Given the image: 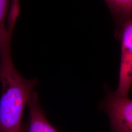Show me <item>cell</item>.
I'll return each instance as SVG.
<instances>
[{
    "label": "cell",
    "instance_id": "277c9868",
    "mask_svg": "<svg viewBox=\"0 0 132 132\" xmlns=\"http://www.w3.org/2000/svg\"><path fill=\"white\" fill-rule=\"evenodd\" d=\"M29 110V132H58L48 121L41 108L38 93L33 92L28 101Z\"/></svg>",
    "mask_w": 132,
    "mask_h": 132
},
{
    "label": "cell",
    "instance_id": "6da1fadb",
    "mask_svg": "<svg viewBox=\"0 0 132 132\" xmlns=\"http://www.w3.org/2000/svg\"><path fill=\"white\" fill-rule=\"evenodd\" d=\"M12 34L0 41V132H22L24 109L38 85L37 79H26L14 66L11 54Z\"/></svg>",
    "mask_w": 132,
    "mask_h": 132
},
{
    "label": "cell",
    "instance_id": "3957f363",
    "mask_svg": "<svg viewBox=\"0 0 132 132\" xmlns=\"http://www.w3.org/2000/svg\"><path fill=\"white\" fill-rule=\"evenodd\" d=\"M116 36L121 42V57L118 86L115 92L128 97L132 84V18L118 28Z\"/></svg>",
    "mask_w": 132,
    "mask_h": 132
},
{
    "label": "cell",
    "instance_id": "8992f818",
    "mask_svg": "<svg viewBox=\"0 0 132 132\" xmlns=\"http://www.w3.org/2000/svg\"><path fill=\"white\" fill-rule=\"evenodd\" d=\"M12 1L0 0V41L9 33V28L5 26V20L9 14Z\"/></svg>",
    "mask_w": 132,
    "mask_h": 132
},
{
    "label": "cell",
    "instance_id": "5b68a950",
    "mask_svg": "<svg viewBox=\"0 0 132 132\" xmlns=\"http://www.w3.org/2000/svg\"><path fill=\"white\" fill-rule=\"evenodd\" d=\"M119 28L132 18V0H104Z\"/></svg>",
    "mask_w": 132,
    "mask_h": 132
},
{
    "label": "cell",
    "instance_id": "7a4b0ae2",
    "mask_svg": "<svg viewBox=\"0 0 132 132\" xmlns=\"http://www.w3.org/2000/svg\"><path fill=\"white\" fill-rule=\"evenodd\" d=\"M107 88L99 108L108 116L112 132H132V99Z\"/></svg>",
    "mask_w": 132,
    "mask_h": 132
}]
</instances>
